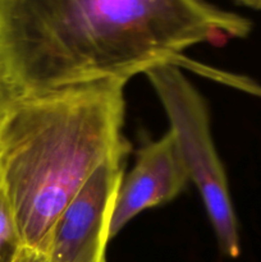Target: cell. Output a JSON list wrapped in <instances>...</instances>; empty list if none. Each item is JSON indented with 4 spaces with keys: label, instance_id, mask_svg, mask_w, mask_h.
<instances>
[{
    "label": "cell",
    "instance_id": "52a82bcc",
    "mask_svg": "<svg viewBox=\"0 0 261 262\" xmlns=\"http://www.w3.org/2000/svg\"><path fill=\"white\" fill-rule=\"evenodd\" d=\"M14 102L15 99L10 94L9 89H8L5 82L3 81L2 76H0V124L4 120V118L7 117L8 112H9Z\"/></svg>",
    "mask_w": 261,
    "mask_h": 262
},
{
    "label": "cell",
    "instance_id": "277c9868",
    "mask_svg": "<svg viewBox=\"0 0 261 262\" xmlns=\"http://www.w3.org/2000/svg\"><path fill=\"white\" fill-rule=\"evenodd\" d=\"M127 155L105 161L64 207L51 232L48 262H105Z\"/></svg>",
    "mask_w": 261,
    "mask_h": 262
},
{
    "label": "cell",
    "instance_id": "8992f818",
    "mask_svg": "<svg viewBox=\"0 0 261 262\" xmlns=\"http://www.w3.org/2000/svg\"><path fill=\"white\" fill-rule=\"evenodd\" d=\"M20 247L23 246L18 234L14 212L0 170V262H9Z\"/></svg>",
    "mask_w": 261,
    "mask_h": 262
},
{
    "label": "cell",
    "instance_id": "7a4b0ae2",
    "mask_svg": "<svg viewBox=\"0 0 261 262\" xmlns=\"http://www.w3.org/2000/svg\"><path fill=\"white\" fill-rule=\"evenodd\" d=\"M125 81L15 100L0 124V170L23 247L45 255L59 215L90 177L129 152Z\"/></svg>",
    "mask_w": 261,
    "mask_h": 262
},
{
    "label": "cell",
    "instance_id": "5b68a950",
    "mask_svg": "<svg viewBox=\"0 0 261 262\" xmlns=\"http://www.w3.org/2000/svg\"><path fill=\"white\" fill-rule=\"evenodd\" d=\"M189 182L170 132L143 145L135 166L120 183L110 223V239L142 211L173 201Z\"/></svg>",
    "mask_w": 261,
    "mask_h": 262
},
{
    "label": "cell",
    "instance_id": "9c48e42d",
    "mask_svg": "<svg viewBox=\"0 0 261 262\" xmlns=\"http://www.w3.org/2000/svg\"><path fill=\"white\" fill-rule=\"evenodd\" d=\"M245 4L250 5V7H255V8H261V0H241Z\"/></svg>",
    "mask_w": 261,
    "mask_h": 262
},
{
    "label": "cell",
    "instance_id": "3957f363",
    "mask_svg": "<svg viewBox=\"0 0 261 262\" xmlns=\"http://www.w3.org/2000/svg\"><path fill=\"white\" fill-rule=\"evenodd\" d=\"M165 114L189 181L199 189L219 248L228 257L241 251L238 222L230 199L227 174L212 141L207 105L177 63L146 72Z\"/></svg>",
    "mask_w": 261,
    "mask_h": 262
},
{
    "label": "cell",
    "instance_id": "ba28073f",
    "mask_svg": "<svg viewBox=\"0 0 261 262\" xmlns=\"http://www.w3.org/2000/svg\"><path fill=\"white\" fill-rule=\"evenodd\" d=\"M9 262H48L44 253L27 247H20Z\"/></svg>",
    "mask_w": 261,
    "mask_h": 262
},
{
    "label": "cell",
    "instance_id": "6da1fadb",
    "mask_svg": "<svg viewBox=\"0 0 261 262\" xmlns=\"http://www.w3.org/2000/svg\"><path fill=\"white\" fill-rule=\"evenodd\" d=\"M251 27L207 0H0V76L15 100L128 82Z\"/></svg>",
    "mask_w": 261,
    "mask_h": 262
}]
</instances>
